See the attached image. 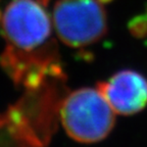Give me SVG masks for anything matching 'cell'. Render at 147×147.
<instances>
[{"label": "cell", "mask_w": 147, "mask_h": 147, "mask_svg": "<svg viewBox=\"0 0 147 147\" xmlns=\"http://www.w3.org/2000/svg\"><path fill=\"white\" fill-rule=\"evenodd\" d=\"M51 18L56 37L71 48L93 45L107 32L104 0H55Z\"/></svg>", "instance_id": "obj_3"}, {"label": "cell", "mask_w": 147, "mask_h": 147, "mask_svg": "<svg viewBox=\"0 0 147 147\" xmlns=\"http://www.w3.org/2000/svg\"><path fill=\"white\" fill-rule=\"evenodd\" d=\"M1 64L27 90L64 78L47 0H12L2 16Z\"/></svg>", "instance_id": "obj_1"}, {"label": "cell", "mask_w": 147, "mask_h": 147, "mask_svg": "<svg viewBox=\"0 0 147 147\" xmlns=\"http://www.w3.org/2000/svg\"><path fill=\"white\" fill-rule=\"evenodd\" d=\"M97 87L117 115H135L147 105V79L133 69L117 71Z\"/></svg>", "instance_id": "obj_4"}, {"label": "cell", "mask_w": 147, "mask_h": 147, "mask_svg": "<svg viewBox=\"0 0 147 147\" xmlns=\"http://www.w3.org/2000/svg\"><path fill=\"white\" fill-rule=\"evenodd\" d=\"M115 115L98 87L67 93L58 111L65 133L81 143H95L107 137L115 126Z\"/></svg>", "instance_id": "obj_2"}]
</instances>
